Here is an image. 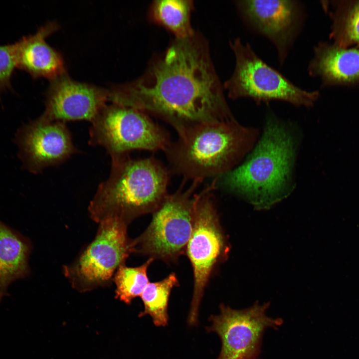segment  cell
<instances>
[{
  "instance_id": "obj_16",
  "label": "cell",
  "mask_w": 359,
  "mask_h": 359,
  "mask_svg": "<svg viewBox=\"0 0 359 359\" xmlns=\"http://www.w3.org/2000/svg\"><path fill=\"white\" fill-rule=\"evenodd\" d=\"M29 239L0 220V303L13 282L30 274Z\"/></svg>"
},
{
  "instance_id": "obj_15",
  "label": "cell",
  "mask_w": 359,
  "mask_h": 359,
  "mask_svg": "<svg viewBox=\"0 0 359 359\" xmlns=\"http://www.w3.org/2000/svg\"><path fill=\"white\" fill-rule=\"evenodd\" d=\"M309 74L318 77L324 85L359 82V49L320 42L314 49Z\"/></svg>"
},
{
  "instance_id": "obj_7",
  "label": "cell",
  "mask_w": 359,
  "mask_h": 359,
  "mask_svg": "<svg viewBox=\"0 0 359 359\" xmlns=\"http://www.w3.org/2000/svg\"><path fill=\"white\" fill-rule=\"evenodd\" d=\"M90 122L89 144L104 148L111 157L134 150L165 152L171 143L163 128L134 108L107 103Z\"/></svg>"
},
{
  "instance_id": "obj_12",
  "label": "cell",
  "mask_w": 359,
  "mask_h": 359,
  "mask_svg": "<svg viewBox=\"0 0 359 359\" xmlns=\"http://www.w3.org/2000/svg\"><path fill=\"white\" fill-rule=\"evenodd\" d=\"M15 140L24 168L33 174L59 165L78 152L65 122L41 116L21 127Z\"/></svg>"
},
{
  "instance_id": "obj_14",
  "label": "cell",
  "mask_w": 359,
  "mask_h": 359,
  "mask_svg": "<svg viewBox=\"0 0 359 359\" xmlns=\"http://www.w3.org/2000/svg\"><path fill=\"white\" fill-rule=\"evenodd\" d=\"M59 28L56 21H48L34 33L13 43L16 68L27 72L33 79L45 78L49 80L66 72L62 54L46 41V38Z\"/></svg>"
},
{
  "instance_id": "obj_11",
  "label": "cell",
  "mask_w": 359,
  "mask_h": 359,
  "mask_svg": "<svg viewBox=\"0 0 359 359\" xmlns=\"http://www.w3.org/2000/svg\"><path fill=\"white\" fill-rule=\"evenodd\" d=\"M234 4L247 26L274 45L282 65L304 23L302 4L288 0H236Z\"/></svg>"
},
{
  "instance_id": "obj_6",
  "label": "cell",
  "mask_w": 359,
  "mask_h": 359,
  "mask_svg": "<svg viewBox=\"0 0 359 359\" xmlns=\"http://www.w3.org/2000/svg\"><path fill=\"white\" fill-rule=\"evenodd\" d=\"M201 181L194 180L186 189L183 183L174 193L168 194L153 212L146 229L132 239V253L166 262H175L185 254L194 222V190Z\"/></svg>"
},
{
  "instance_id": "obj_3",
  "label": "cell",
  "mask_w": 359,
  "mask_h": 359,
  "mask_svg": "<svg viewBox=\"0 0 359 359\" xmlns=\"http://www.w3.org/2000/svg\"><path fill=\"white\" fill-rule=\"evenodd\" d=\"M178 134L165 152L172 171L184 180L202 181L232 170L253 147L258 131L234 119L197 125Z\"/></svg>"
},
{
  "instance_id": "obj_5",
  "label": "cell",
  "mask_w": 359,
  "mask_h": 359,
  "mask_svg": "<svg viewBox=\"0 0 359 359\" xmlns=\"http://www.w3.org/2000/svg\"><path fill=\"white\" fill-rule=\"evenodd\" d=\"M235 57L233 72L223 84L232 99L250 98L257 104L273 100L309 107L319 97L318 91L303 89L269 65L240 38L229 42Z\"/></svg>"
},
{
  "instance_id": "obj_9",
  "label": "cell",
  "mask_w": 359,
  "mask_h": 359,
  "mask_svg": "<svg viewBox=\"0 0 359 359\" xmlns=\"http://www.w3.org/2000/svg\"><path fill=\"white\" fill-rule=\"evenodd\" d=\"M94 240L63 271L73 288L80 292L107 286L118 268L132 253L127 225L114 219L101 221Z\"/></svg>"
},
{
  "instance_id": "obj_17",
  "label": "cell",
  "mask_w": 359,
  "mask_h": 359,
  "mask_svg": "<svg viewBox=\"0 0 359 359\" xmlns=\"http://www.w3.org/2000/svg\"><path fill=\"white\" fill-rule=\"evenodd\" d=\"M194 8L191 0H156L148 9V17L153 23L162 26L177 38H183L195 32L191 24Z\"/></svg>"
},
{
  "instance_id": "obj_21",
  "label": "cell",
  "mask_w": 359,
  "mask_h": 359,
  "mask_svg": "<svg viewBox=\"0 0 359 359\" xmlns=\"http://www.w3.org/2000/svg\"><path fill=\"white\" fill-rule=\"evenodd\" d=\"M15 68L13 44L0 45V95L9 87Z\"/></svg>"
},
{
  "instance_id": "obj_4",
  "label": "cell",
  "mask_w": 359,
  "mask_h": 359,
  "mask_svg": "<svg viewBox=\"0 0 359 359\" xmlns=\"http://www.w3.org/2000/svg\"><path fill=\"white\" fill-rule=\"evenodd\" d=\"M292 136L272 119L246 161L216 178V184L247 198L256 208H268L291 188L295 147Z\"/></svg>"
},
{
  "instance_id": "obj_20",
  "label": "cell",
  "mask_w": 359,
  "mask_h": 359,
  "mask_svg": "<svg viewBox=\"0 0 359 359\" xmlns=\"http://www.w3.org/2000/svg\"><path fill=\"white\" fill-rule=\"evenodd\" d=\"M153 260L149 258L139 266L130 267L124 264L118 268L113 278L116 298L130 304L133 299L141 296L149 283L147 269Z\"/></svg>"
},
{
  "instance_id": "obj_10",
  "label": "cell",
  "mask_w": 359,
  "mask_h": 359,
  "mask_svg": "<svg viewBox=\"0 0 359 359\" xmlns=\"http://www.w3.org/2000/svg\"><path fill=\"white\" fill-rule=\"evenodd\" d=\"M270 304L256 303L243 310H234L221 304L220 314L209 318L208 332H215L222 347L217 359H257L261 352L262 338L268 328L277 330L283 321L267 316Z\"/></svg>"
},
{
  "instance_id": "obj_18",
  "label": "cell",
  "mask_w": 359,
  "mask_h": 359,
  "mask_svg": "<svg viewBox=\"0 0 359 359\" xmlns=\"http://www.w3.org/2000/svg\"><path fill=\"white\" fill-rule=\"evenodd\" d=\"M331 12L330 37L335 44L347 48L359 47V0L341 1Z\"/></svg>"
},
{
  "instance_id": "obj_8",
  "label": "cell",
  "mask_w": 359,
  "mask_h": 359,
  "mask_svg": "<svg viewBox=\"0 0 359 359\" xmlns=\"http://www.w3.org/2000/svg\"><path fill=\"white\" fill-rule=\"evenodd\" d=\"M216 180L196 193L193 228L185 254L192 266L193 293L188 324L197 322L199 308L205 288L215 267L227 258L229 246L220 226L212 191Z\"/></svg>"
},
{
  "instance_id": "obj_1",
  "label": "cell",
  "mask_w": 359,
  "mask_h": 359,
  "mask_svg": "<svg viewBox=\"0 0 359 359\" xmlns=\"http://www.w3.org/2000/svg\"><path fill=\"white\" fill-rule=\"evenodd\" d=\"M109 89L111 103L155 116L177 133L201 124L234 119L208 41L195 30L188 36L175 37L138 78Z\"/></svg>"
},
{
  "instance_id": "obj_19",
  "label": "cell",
  "mask_w": 359,
  "mask_h": 359,
  "mask_svg": "<svg viewBox=\"0 0 359 359\" xmlns=\"http://www.w3.org/2000/svg\"><path fill=\"white\" fill-rule=\"evenodd\" d=\"M179 286L178 278L174 273L161 281L149 282L140 296L144 310L139 317L149 315L155 326H166L169 321L168 309L170 293L174 287Z\"/></svg>"
},
{
  "instance_id": "obj_13",
  "label": "cell",
  "mask_w": 359,
  "mask_h": 359,
  "mask_svg": "<svg viewBox=\"0 0 359 359\" xmlns=\"http://www.w3.org/2000/svg\"><path fill=\"white\" fill-rule=\"evenodd\" d=\"M49 81L41 115L46 119L91 122L109 102L108 88L74 80L67 72Z\"/></svg>"
},
{
  "instance_id": "obj_2",
  "label": "cell",
  "mask_w": 359,
  "mask_h": 359,
  "mask_svg": "<svg viewBox=\"0 0 359 359\" xmlns=\"http://www.w3.org/2000/svg\"><path fill=\"white\" fill-rule=\"evenodd\" d=\"M111 157L109 176L99 184L88 211L97 223L114 219L128 225L139 216L153 213L163 202L168 195L169 172L154 157Z\"/></svg>"
}]
</instances>
